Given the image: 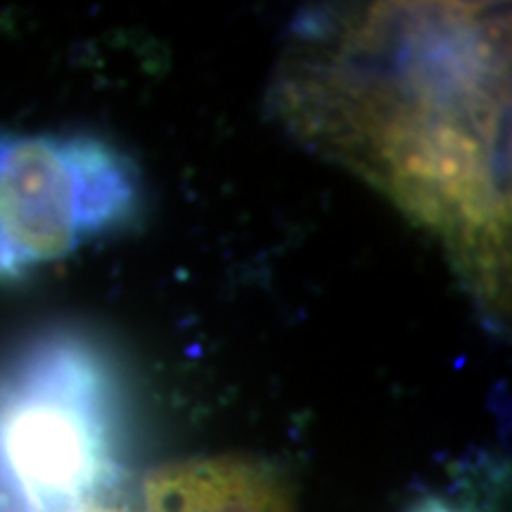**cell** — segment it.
Masks as SVG:
<instances>
[{
    "label": "cell",
    "mask_w": 512,
    "mask_h": 512,
    "mask_svg": "<svg viewBox=\"0 0 512 512\" xmlns=\"http://www.w3.org/2000/svg\"><path fill=\"white\" fill-rule=\"evenodd\" d=\"M140 174L91 136L0 131V280L60 261L136 214Z\"/></svg>",
    "instance_id": "2"
},
{
    "label": "cell",
    "mask_w": 512,
    "mask_h": 512,
    "mask_svg": "<svg viewBox=\"0 0 512 512\" xmlns=\"http://www.w3.org/2000/svg\"><path fill=\"white\" fill-rule=\"evenodd\" d=\"M408 512H477V510L470 508V505H465V503L448 501V498H444V496H425V498H420L418 503H413Z\"/></svg>",
    "instance_id": "4"
},
{
    "label": "cell",
    "mask_w": 512,
    "mask_h": 512,
    "mask_svg": "<svg viewBox=\"0 0 512 512\" xmlns=\"http://www.w3.org/2000/svg\"><path fill=\"white\" fill-rule=\"evenodd\" d=\"M62 512H133L126 505L114 501V498H95V501H86L81 505H74V508L62 510Z\"/></svg>",
    "instance_id": "5"
},
{
    "label": "cell",
    "mask_w": 512,
    "mask_h": 512,
    "mask_svg": "<svg viewBox=\"0 0 512 512\" xmlns=\"http://www.w3.org/2000/svg\"><path fill=\"white\" fill-rule=\"evenodd\" d=\"M140 512H294L273 465L245 456L192 458L150 472Z\"/></svg>",
    "instance_id": "3"
},
{
    "label": "cell",
    "mask_w": 512,
    "mask_h": 512,
    "mask_svg": "<svg viewBox=\"0 0 512 512\" xmlns=\"http://www.w3.org/2000/svg\"><path fill=\"white\" fill-rule=\"evenodd\" d=\"M119 401L86 339L46 337L0 370V512H62L112 494Z\"/></svg>",
    "instance_id": "1"
}]
</instances>
